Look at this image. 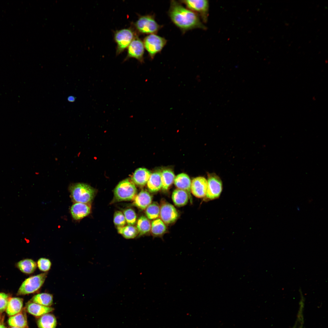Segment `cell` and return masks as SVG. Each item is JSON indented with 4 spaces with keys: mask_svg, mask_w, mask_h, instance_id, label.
<instances>
[{
    "mask_svg": "<svg viewBox=\"0 0 328 328\" xmlns=\"http://www.w3.org/2000/svg\"><path fill=\"white\" fill-rule=\"evenodd\" d=\"M152 197L148 192L142 190L136 195L133 199V204L142 210H144L151 204Z\"/></svg>",
    "mask_w": 328,
    "mask_h": 328,
    "instance_id": "obj_17",
    "label": "cell"
},
{
    "mask_svg": "<svg viewBox=\"0 0 328 328\" xmlns=\"http://www.w3.org/2000/svg\"><path fill=\"white\" fill-rule=\"evenodd\" d=\"M137 35L130 28L122 29L115 31L114 39L117 44L116 54L118 55L128 48Z\"/></svg>",
    "mask_w": 328,
    "mask_h": 328,
    "instance_id": "obj_7",
    "label": "cell"
},
{
    "mask_svg": "<svg viewBox=\"0 0 328 328\" xmlns=\"http://www.w3.org/2000/svg\"><path fill=\"white\" fill-rule=\"evenodd\" d=\"M161 176L162 188L163 190H167L174 181L175 178L174 173L170 169H165L161 172Z\"/></svg>",
    "mask_w": 328,
    "mask_h": 328,
    "instance_id": "obj_23",
    "label": "cell"
},
{
    "mask_svg": "<svg viewBox=\"0 0 328 328\" xmlns=\"http://www.w3.org/2000/svg\"><path fill=\"white\" fill-rule=\"evenodd\" d=\"M10 298L8 294L4 293H0V313L6 310Z\"/></svg>",
    "mask_w": 328,
    "mask_h": 328,
    "instance_id": "obj_33",
    "label": "cell"
},
{
    "mask_svg": "<svg viewBox=\"0 0 328 328\" xmlns=\"http://www.w3.org/2000/svg\"><path fill=\"white\" fill-rule=\"evenodd\" d=\"M0 319H1V316L0 315Z\"/></svg>",
    "mask_w": 328,
    "mask_h": 328,
    "instance_id": "obj_36",
    "label": "cell"
},
{
    "mask_svg": "<svg viewBox=\"0 0 328 328\" xmlns=\"http://www.w3.org/2000/svg\"><path fill=\"white\" fill-rule=\"evenodd\" d=\"M47 275L46 273H42L27 278L20 286L17 294L24 295L36 292L43 284Z\"/></svg>",
    "mask_w": 328,
    "mask_h": 328,
    "instance_id": "obj_6",
    "label": "cell"
},
{
    "mask_svg": "<svg viewBox=\"0 0 328 328\" xmlns=\"http://www.w3.org/2000/svg\"><path fill=\"white\" fill-rule=\"evenodd\" d=\"M137 31L142 34H156L162 27L156 21L154 15L140 16L134 24Z\"/></svg>",
    "mask_w": 328,
    "mask_h": 328,
    "instance_id": "obj_4",
    "label": "cell"
},
{
    "mask_svg": "<svg viewBox=\"0 0 328 328\" xmlns=\"http://www.w3.org/2000/svg\"><path fill=\"white\" fill-rule=\"evenodd\" d=\"M151 175L150 172L146 169L138 168L133 174V182L138 185L144 186L147 183Z\"/></svg>",
    "mask_w": 328,
    "mask_h": 328,
    "instance_id": "obj_18",
    "label": "cell"
},
{
    "mask_svg": "<svg viewBox=\"0 0 328 328\" xmlns=\"http://www.w3.org/2000/svg\"><path fill=\"white\" fill-rule=\"evenodd\" d=\"M160 216L162 221L167 224L175 222L178 216V213L174 207L171 204L165 203L160 208Z\"/></svg>",
    "mask_w": 328,
    "mask_h": 328,
    "instance_id": "obj_11",
    "label": "cell"
},
{
    "mask_svg": "<svg viewBox=\"0 0 328 328\" xmlns=\"http://www.w3.org/2000/svg\"><path fill=\"white\" fill-rule=\"evenodd\" d=\"M0 328H6V327L4 325L0 323Z\"/></svg>",
    "mask_w": 328,
    "mask_h": 328,
    "instance_id": "obj_34",
    "label": "cell"
},
{
    "mask_svg": "<svg viewBox=\"0 0 328 328\" xmlns=\"http://www.w3.org/2000/svg\"><path fill=\"white\" fill-rule=\"evenodd\" d=\"M10 328H19V327H11Z\"/></svg>",
    "mask_w": 328,
    "mask_h": 328,
    "instance_id": "obj_35",
    "label": "cell"
},
{
    "mask_svg": "<svg viewBox=\"0 0 328 328\" xmlns=\"http://www.w3.org/2000/svg\"><path fill=\"white\" fill-rule=\"evenodd\" d=\"M37 323L39 328H56L57 320L53 315L49 313L39 317Z\"/></svg>",
    "mask_w": 328,
    "mask_h": 328,
    "instance_id": "obj_20",
    "label": "cell"
},
{
    "mask_svg": "<svg viewBox=\"0 0 328 328\" xmlns=\"http://www.w3.org/2000/svg\"><path fill=\"white\" fill-rule=\"evenodd\" d=\"M91 210V206L90 203H74L70 207V211L73 219L78 220L88 215Z\"/></svg>",
    "mask_w": 328,
    "mask_h": 328,
    "instance_id": "obj_13",
    "label": "cell"
},
{
    "mask_svg": "<svg viewBox=\"0 0 328 328\" xmlns=\"http://www.w3.org/2000/svg\"><path fill=\"white\" fill-rule=\"evenodd\" d=\"M31 300L33 302L45 306L50 307L53 303V296L48 293H40L35 295Z\"/></svg>",
    "mask_w": 328,
    "mask_h": 328,
    "instance_id": "obj_24",
    "label": "cell"
},
{
    "mask_svg": "<svg viewBox=\"0 0 328 328\" xmlns=\"http://www.w3.org/2000/svg\"><path fill=\"white\" fill-rule=\"evenodd\" d=\"M144 48L143 42L136 36L128 47L127 54L124 61L130 58H134L141 63H143Z\"/></svg>",
    "mask_w": 328,
    "mask_h": 328,
    "instance_id": "obj_10",
    "label": "cell"
},
{
    "mask_svg": "<svg viewBox=\"0 0 328 328\" xmlns=\"http://www.w3.org/2000/svg\"><path fill=\"white\" fill-rule=\"evenodd\" d=\"M26 311L30 314L36 317L41 316L53 311L54 309L50 307L43 306L32 301L27 303L26 306Z\"/></svg>",
    "mask_w": 328,
    "mask_h": 328,
    "instance_id": "obj_14",
    "label": "cell"
},
{
    "mask_svg": "<svg viewBox=\"0 0 328 328\" xmlns=\"http://www.w3.org/2000/svg\"><path fill=\"white\" fill-rule=\"evenodd\" d=\"M168 14L173 23L184 33L195 29H206L199 16L180 2L171 1Z\"/></svg>",
    "mask_w": 328,
    "mask_h": 328,
    "instance_id": "obj_1",
    "label": "cell"
},
{
    "mask_svg": "<svg viewBox=\"0 0 328 328\" xmlns=\"http://www.w3.org/2000/svg\"><path fill=\"white\" fill-rule=\"evenodd\" d=\"M136 193L137 189L133 181L126 179L120 182L115 188L114 199L117 201L130 200L134 199Z\"/></svg>",
    "mask_w": 328,
    "mask_h": 328,
    "instance_id": "obj_3",
    "label": "cell"
},
{
    "mask_svg": "<svg viewBox=\"0 0 328 328\" xmlns=\"http://www.w3.org/2000/svg\"><path fill=\"white\" fill-rule=\"evenodd\" d=\"M151 229L153 235L156 236H160L165 233L166 230V227L161 219H157L152 221Z\"/></svg>",
    "mask_w": 328,
    "mask_h": 328,
    "instance_id": "obj_27",
    "label": "cell"
},
{
    "mask_svg": "<svg viewBox=\"0 0 328 328\" xmlns=\"http://www.w3.org/2000/svg\"><path fill=\"white\" fill-rule=\"evenodd\" d=\"M113 221L117 227H122L126 224V221L124 214L120 211H116L114 215Z\"/></svg>",
    "mask_w": 328,
    "mask_h": 328,
    "instance_id": "obj_32",
    "label": "cell"
},
{
    "mask_svg": "<svg viewBox=\"0 0 328 328\" xmlns=\"http://www.w3.org/2000/svg\"><path fill=\"white\" fill-rule=\"evenodd\" d=\"M126 222L128 225H133L136 222V215L135 211L132 209H128L124 211Z\"/></svg>",
    "mask_w": 328,
    "mask_h": 328,
    "instance_id": "obj_30",
    "label": "cell"
},
{
    "mask_svg": "<svg viewBox=\"0 0 328 328\" xmlns=\"http://www.w3.org/2000/svg\"><path fill=\"white\" fill-rule=\"evenodd\" d=\"M136 228L140 235H142L150 231L151 224L147 218L144 216H142L138 220Z\"/></svg>",
    "mask_w": 328,
    "mask_h": 328,
    "instance_id": "obj_28",
    "label": "cell"
},
{
    "mask_svg": "<svg viewBox=\"0 0 328 328\" xmlns=\"http://www.w3.org/2000/svg\"><path fill=\"white\" fill-rule=\"evenodd\" d=\"M189 196L185 190L179 189H175L173 192L172 199L174 204L178 207H182L188 203Z\"/></svg>",
    "mask_w": 328,
    "mask_h": 328,
    "instance_id": "obj_22",
    "label": "cell"
},
{
    "mask_svg": "<svg viewBox=\"0 0 328 328\" xmlns=\"http://www.w3.org/2000/svg\"><path fill=\"white\" fill-rule=\"evenodd\" d=\"M70 197L74 203H90L94 196L95 190L83 183H72L69 186Z\"/></svg>",
    "mask_w": 328,
    "mask_h": 328,
    "instance_id": "obj_2",
    "label": "cell"
},
{
    "mask_svg": "<svg viewBox=\"0 0 328 328\" xmlns=\"http://www.w3.org/2000/svg\"><path fill=\"white\" fill-rule=\"evenodd\" d=\"M160 208L159 204L154 202L149 204L146 208V214L151 220L157 219L160 215Z\"/></svg>",
    "mask_w": 328,
    "mask_h": 328,
    "instance_id": "obj_29",
    "label": "cell"
},
{
    "mask_svg": "<svg viewBox=\"0 0 328 328\" xmlns=\"http://www.w3.org/2000/svg\"><path fill=\"white\" fill-rule=\"evenodd\" d=\"M206 200H212L220 197L223 190V184L220 178L214 173L208 175Z\"/></svg>",
    "mask_w": 328,
    "mask_h": 328,
    "instance_id": "obj_9",
    "label": "cell"
},
{
    "mask_svg": "<svg viewBox=\"0 0 328 328\" xmlns=\"http://www.w3.org/2000/svg\"><path fill=\"white\" fill-rule=\"evenodd\" d=\"M23 300L18 297L10 298L6 311L9 316H12L20 313L22 309Z\"/></svg>",
    "mask_w": 328,
    "mask_h": 328,
    "instance_id": "obj_19",
    "label": "cell"
},
{
    "mask_svg": "<svg viewBox=\"0 0 328 328\" xmlns=\"http://www.w3.org/2000/svg\"><path fill=\"white\" fill-rule=\"evenodd\" d=\"M25 309H22L20 313L11 316L9 319L8 323L11 327L20 328H29Z\"/></svg>",
    "mask_w": 328,
    "mask_h": 328,
    "instance_id": "obj_15",
    "label": "cell"
},
{
    "mask_svg": "<svg viewBox=\"0 0 328 328\" xmlns=\"http://www.w3.org/2000/svg\"><path fill=\"white\" fill-rule=\"evenodd\" d=\"M17 267L22 272L30 274L33 272L35 270L37 264L33 260L30 259H26L19 261L17 263Z\"/></svg>",
    "mask_w": 328,
    "mask_h": 328,
    "instance_id": "obj_25",
    "label": "cell"
},
{
    "mask_svg": "<svg viewBox=\"0 0 328 328\" xmlns=\"http://www.w3.org/2000/svg\"><path fill=\"white\" fill-rule=\"evenodd\" d=\"M207 186V180L202 176L193 179L191 183V191L195 196L201 198L206 195Z\"/></svg>",
    "mask_w": 328,
    "mask_h": 328,
    "instance_id": "obj_12",
    "label": "cell"
},
{
    "mask_svg": "<svg viewBox=\"0 0 328 328\" xmlns=\"http://www.w3.org/2000/svg\"><path fill=\"white\" fill-rule=\"evenodd\" d=\"M174 182L175 185L178 189L185 190L188 193L191 200V182L189 176L184 173L179 174L175 177Z\"/></svg>",
    "mask_w": 328,
    "mask_h": 328,
    "instance_id": "obj_16",
    "label": "cell"
},
{
    "mask_svg": "<svg viewBox=\"0 0 328 328\" xmlns=\"http://www.w3.org/2000/svg\"><path fill=\"white\" fill-rule=\"evenodd\" d=\"M148 188L150 191L157 192L162 188L161 172H155L151 174L147 183Z\"/></svg>",
    "mask_w": 328,
    "mask_h": 328,
    "instance_id": "obj_21",
    "label": "cell"
},
{
    "mask_svg": "<svg viewBox=\"0 0 328 328\" xmlns=\"http://www.w3.org/2000/svg\"><path fill=\"white\" fill-rule=\"evenodd\" d=\"M117 228L118 233L126 239L134 238L138 234L137 228L132 225L118 227Z\"/></svg>",
    "mask_w": 328,
    "mask_h": 328,
    "instance_id": "obj_26",
    "label": "cell"
},
{
    "mask_svg": "<svg viewBox=\"0 0 328 328\" xmlns=\"http://www.w3.org/2000/svg\"><path fill=\"white\" fill-rule=\"evenodd\" d=\"M167 42V40L164 38L156 34L148 35L143 41L144 48L151 60H153L155 55L161 51Z\"/></svg>",
    "mask_w": 328,
    "mask_h": 328,
    "instance_id": "obj_5",
    "label": "cell"
},
{
    "mask_svg": "<svg viewBox=\"0 0 328 328\" xmlns=\"http://www.w3.org/2000/svg\"><path fill=\"white\" fill-rule=\"evenodd\" d=\"M186 8L196 14L203 22L207 20L209 15V3L207 0H184L179 1Z\"/></svg>",
    "mask_w": 328,
    "mask_h": 328,
    "instance_id": "obj_8",
    "label": "cell"
},
{
    "mask_svg": "<svg viewBox=\"0 0 328 328\" xmlns=\"http://www.w3.org/2000/svg\"><path fill=\"white\" fill-rule=\"evenodd\" d=\"M37 265L39 269L43 272L48 271L50 268L51 263L47 258H42L38 261Z\"/></svg>",
    "mask_w": 328,
    "mask_h": 328,
    "instance_id": "obj_31",
    "label": "cell"
}]
</instances>
